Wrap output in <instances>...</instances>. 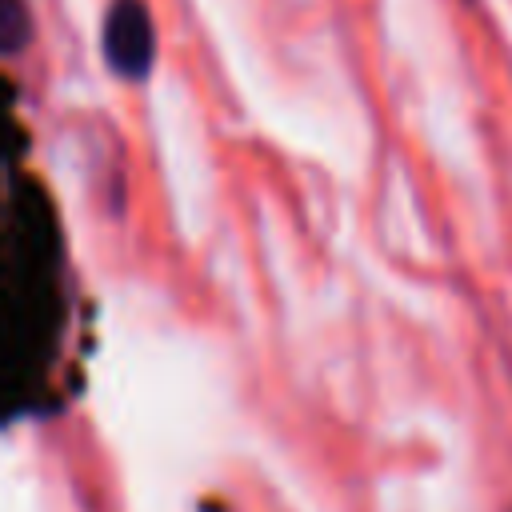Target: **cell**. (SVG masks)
Instances as JSON below:
<instances>
[{
	"label": "cell",
	"mask_w": 512,
	"mask_h": 512,
	"mask_svg": "<svg viewBox=\"0 0 512 512\" xmlns=\"http://www.w3.org/2000/svg\"><path fill=\"white\" fill-rule=\"evenodd\" d=\"M32 40V12L24 0H0V52L16 56Z\"/></svg>",
	"instance_id": "2"
},
{
	"label": "cell",
	"mask_w": 512,
	"mask_h": 512,
	"mask_svg": "<svg viewBox=\"0 0 512 512\" xmlns=\"http://www.w3.org/2000/svg\"><path fill=\"white\" fill-rule=\"evenodd\" d=\"M104 64L120 80H144L156 60V28L144 0H112L100 20Z\"/></svg>",
	"instance_id": "1"
}]
</instances>
